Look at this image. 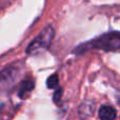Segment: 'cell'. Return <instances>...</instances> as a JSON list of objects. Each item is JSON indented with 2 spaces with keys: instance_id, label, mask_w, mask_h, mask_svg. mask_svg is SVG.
I'll use <instances>...</instances> for the list:
<instances>
[{
  "instance_id": "6da1fadb",
  "label": "cell",
  "mask_w": 120,
  "mask_h": 120,
  "mask_svg": "<svg viewBox=\"0 0 120 120\" xmlns=\"http://www.w3.org/2000/svg\"><path fill=\"white\" fill-rule=\"evenodd\" d=\"M120 48V35L119 32H110L108 34L100 36V37L93 39L91 41L86 42V43L81 44L79 48L75 50L77 54H82L87 50H103L106 52H111V51H118Z\"/></svg>"
},
{
  "instance_id": "7a4b0ae2",
  "label": "cell",
  "mask_w": 120,
  "mask_h": 120,
  "mask_svg": "<svg viewBox=\"0 0 120 120\" xmlns=\"http://www.w3.org/2000/svg\"><path fill=\"white\" fill-rule=\"evenodd\" d=\"M55 35V30L52 25H48L44 27L38 36L29 44L26 48L27 55H38L40 53L46 51L50 48Z\"/></svg>"
},
{
  "instance_id": "277c9868",
  "label": "cell",
  "mask_w": 120,
  "mask_h": 120,
  "mask_svg": "<svg viewBox=\"0 0 120 120\" xmlns=\"http://www.w3.org/2000/svg\"><path fill=\"white\" fill-rule=\"evenodd\" d=\"M34 86H35V82L31 79H27V80H24L20 83L19 85V90H18V97L21 98V99H24L27 96V94H30L32 91H33Z\"/></svg>"
},
{
  "instance_id": "3957f363",
  "label": "cell",
  "mask_w": 120,
  "mask_h": 120,
  "mask_svg": "<svg viewBox=\"0 0 120 120\" xmlns=\"http://www.w3.org/2000/svg\"><path fill=\"white\" fill-rule=\"evenodd\" d=\"M18 68L8 66L0 72V96L8 93L13 86L18 77Z\"/></svg>"
},
{
  "instance_id": "8992f818",
  "label": "cell",
  "mask_w": 120,
  "mask_h": 120,
  "mask_svg": "<svg viewBox=\"0 0 120 120\" xmlns=\"http://www.w3.org/2000/svg\"><path fill=\"white\" fill-rule=\"evenodd\" d=\"M59 84V78H58V75L54 74V75H51L50 77L48 78L46 80V85H48L49 89H56Z\"/></svg>"
},
{
  "instance_id": "52a82bcc",
  "label": "cell",
  "mask_w": 120,
  "mask_h": 120,
  "mask_svg": "<svg viewBox=\"0 0 120 120\" xmlns=\"http://www.w3.org/2000/svg\"><path fill=\"white\" fill-rule=\"evenodd\" d=\"M62 97V89L61 87H59V89L56 90V92H55V95H54V101L56 102L57 104H59L60 102V99H61Z\"/></svg>"
},
{
  "instance_id": "5b68a950",
  "label": "cell",
  "mask_w": 120,
  "mask_h": 120,
  "mask_svg": "<svg viewBox=\"0 0 120 120\" xmlns=\"http://www.w3.org/2000/svg\"><path fill=\"white\" fill-rule=\"evenodd\" d=\"M98 115H99L100 119H103V120H113L116 118L117 116L116 110L111 105H102L99 109Z\"/></svg>"
}]
</instances>
